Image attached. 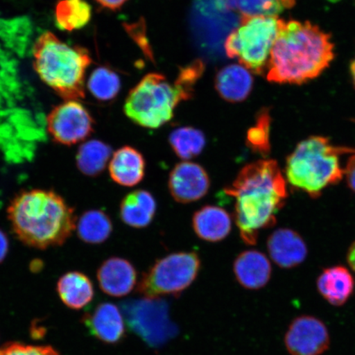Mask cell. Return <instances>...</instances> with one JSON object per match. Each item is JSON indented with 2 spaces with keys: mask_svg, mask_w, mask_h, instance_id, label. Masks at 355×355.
<instances>
[{
  "mask_svg": "<svg viewBox=\"0 0 355 355\" xmlns=\"http://www.w3.org/2000/svg\"><path fill=\"white\" fill-rule=\"evenodd\" d=\"M285 10H291L296 6V0H278Z\"/></svg>",
  "mask_w": 355,
  "mask_h": 355,
  "instance_id": "36",
  "label": "cell"
},
{
  "mask_svg": "<svg viewBox=\"0 0 355 355\" xmlns=\"http://www.w3.org/2000/svg\"><path fill=\"white\" fill-rule=\"evenodd\" d=\"M225 193L235 198L234 220L247 245H255L261 230L276 225L288 198L286 182L274 159L244 166Z\"/></svg>",
  "mask_w": 355,
  "mask_h": 355,
  "instance_id": "1",
  "label": "cell"
},
{
  "mask_svg": "<svg viewBox=\"0 0 355 355\" xmlns=\"http://www.w3.org/2000/svg\"><path fill=\"white\" fill-rule=\"evenodd\" d=\"M331 35L309 21H284L266 67L270 83L303 85L318 78L335 59Z\"/></svg>",
  "mask_w": 355,
  "mask_h": 355,
  "instance_id": "2",
  "label": "cell"
},
{
  "mask_svg": "<svg viewBox=\"0 0 355 355\" xmlns=\"http://www.w3.org/2000/svg\"><path fill=\"white\" fill-rule=\"evenodd\" d=\"M0 355H61L51 345H26L21 343H8L0 347Z\"/></svg>",
  "mask_w": 355,
  "mask_h": 355,
  "instance_id": "31",
  "label": "cell"
},
{
  "mask_svg": "<svg viewBox=\"0 0 355 355\" xmlns=\"http://www.w3.org/2000/svg\"><path fill=\"white\" fill-rule=\"evenodd\" d=\"M87 88L96 99L110 101L121 92V78L113 70L106 67H100L93 71L89 78Z\"/></svg>",
  "mask_w": 355,
  "mask_h": 355,
  "instance_id": "28",
  "label": "cell"
},
{
  "mask_svg": "<svg viewBox=\"0 0 355 355\" xmlns=\"http://www.w3.org/2000/svg\"><path fill=\"white\" fill-rule=\"evenodd\" d=\"M119 210L124 223L133 228H145L154 218L157 202L148 191L135 190L124 197Z\"/></svg>",
  "mask_w": 355,
  "mask_h": 355,
  "instance_id": "23",
  "label": "cell"
},
{
  "mask_svg": "<svg viewBox=\"0 0 355 355\" xmlns=\"http://www.w3.org/2000/svg\"><path fill=\"white\" fill-rule=\"evenodd\" d=\"M349 72L350 76H352V78L354 86L355 87V58L352 62H350Z\"/></svg>",
  "mask_w": 355,
  "mask_h": 355,
  "instance_id": "37",
  "label": "cell"
},
{
  "mask_svg": "<svg viewBox=\"0 0 355 355\" xmlns=\"http://www.w3.org/2000/svg\"><path fill=\"white\" fill-rule=\"evenodd\" d=\"M285 345L291 355H321L329 349V332L320 319L300 316L288 327Z\"/></svg>",
  "mask_w": 355,
  "mask_h": 355,
  "instance_id": "12",
  "label": "cell"
},
{
  "mask_svg": "<svg viewBox=\"0 0 355 355\" xmlns=\"http://www.w3.org/2000/svg\"><path fill=\"white\" fill-rule=\"evenodd\" d=\"M78 234L83 242L100 244L107 241L112 233V222L106 213L91 210L83 213L77 224Z\"/></svg>",
  "mask_w": 355,
  "mask_h": 355,
  "instance_id": "25",
  "label": "cell"
},
{
  "mask_svg": "<svg viewBox=\"0 0 355 355\" xmlns=\"http://www.w3.org/2000/svg\"><path fill=\"white\" fill-rule=\"evenodd\" d=\"M92 19V8L85 0H60L55 8L58 28L72 32L84 28Z\"/></svg>",
  "mask_w": 355,
  "mask_h": 355,
  "instance_id": "26",
  "label": "cell"
},
{
  "mask_svg": "<svg viewBox=\"0 0 355 355\" xmlns=\"http://www.w3.org/2000/svg\"><path fill=\"white\" fill-rule=\"evenodd\" d=\"M8 250H10V241L6 233L0 230V263L6 259Z\"/></svg>",
  "mask_w": 355,
  "mask_h": 355,
  "instance_id": "33",
  "label": "cell"
},
{
  "mask_svg": "<svg viewBox=\"0 0 355 355\" xmlns=\"http://www.w3.org/2000/svg\"><path fill=\"white\" fill-rule=\"evenodd\" d=\"M268 250L275 263L284 269L294 268L303 263L308 248L300 235L290 229H279L270 235Z\"/></svg>",
  "mask_w": 355,
  "mask_h": 355,
  "instance_id": "16",
  "label": "cell"
},
{
  "mask_svg": "<svg viewBox=\"0 0 355 355\" xmlns=\"http://www.w3.org/2000/svg\"><path fill=\"white\" fill-rule=\"evenodd\" d=\"M346 259H347V263L350 268L355 272V241L352 244V246L349 247Z\"/></svg>",
  "mask_w": 355,
  "mask_h": 355,
  "instance_id": "35",
  "label": "cell"
},
{
  "mask_svg": "<svg viewBox=\"0 0 355 355\" xmlns=\"http://www.w3.org/2000/svg\"><path fill=\"white\" fill-rule=\"evenodd\" d=\"M270 113L269 108H261L257 114L254 126L247 132L246 144L252 153L268 157L270 153Z\"/></svg>",
  "mask_w": 355,
  "mask_h": 355,
  "instance_id": "29",
  "label": "cell"
},
{
  "mask_svg": "<svg viewBox=\"0 0 355 355\" xmlns=\"http://www.w3.org/2000/svg\"><path fill=\"white\" fill-rule=\"evenodd\" d=\"M33 58L35 73L57 95L65 101L84 98L86 71L92 64L85 48L70 46L46 32L35 42Z\"/></svg>",
  "mask_w": 355,
  "mask_h": 355,
  "instance_id": "4",
  "label": "cell"
},
{
  "mask_svg": "<svg viewBox=\"0 0 355 355\" xmlns=\"http://www.w3.org/2000/svg\"><path fill=\"white\" fill-rule=\"evenodd\" d=\"M168 143L177 157L189 161L202 153L207 140L205 135L198 128L180 127L172 131Z\"/></svg>",
  "mask_w": 355,
  "mask_h": 355,
  "instance_id": "27",
  "label": "cell"
},
{
  "mask_svg": "<svg viewBox=\"0 0 355 355\" xmlns=\"http://www.w3.org/2000/svg\"><path fill=\"white\" fill-rule=\"evenodd\" d=\"M191 97L176 81L171 84L162 74L149 73L132 89L124 113L137 125L154 130L171 121L177 105Z\"/></svg>",
  "mask_w": 355,
  "mask_h": 355,
  "instance_id": "6",
  "label": "cell"
},
{
  "mask_svg": "<svg viewBox=\"0 0 355 355\" xmlns=\"http://www.w3.org/2000/svg\"><path fill=\"white\" fill-rule=\"evenodd\" d=\"M346 182L350 189L355 193V153L352 154L347 162V165L344 170Z\"/></svg>",
  "mask_w": 355,
  "mask_h": 355,
  "instance_id": "32",
  "label": "cell"
},
{
  "mask_svg": "<svg viewBox=\"0 0 355 355\" xmlns=\"http://www.w3.org/2000/svg\"><path fill=\"white\" fill-rule=\"evenodd\" d=\"M146 162L144 155L130 146H123L113 155L109 165L111 179L124 187H133L144 180Z\"/></svg>",
  "mask_w": 355,
  "mask_h": 355,
  "instance_id": "18",
  "label": "cell"
},
{
  "mask_svg": "<svg viewBox=\"0 0 355 355\" xmlns=\"http://www.w3.org/2000/svg\"><path fill=\"white\" fill-rule=\"evenodd\" d=\"M7 212L17 238L37 250L62 245L77 227L73 208L53 191H24L12 200Z\"/></svg>",
  "mask_w": 355,
  "mask_h": 355,
  "instance_id": "3",
  "label": "cell"
},
{
  "mask_svg": "<svg viewBox=\"0 0 355 355\" xmlns=\"http://www.w3.org/2000/svg\"><path fill=\"white\" fill-rule=\"evenodd\" d=\"M128 325L145 343L159 347L177 331L171 323L165 302L159 299L132 301L126 306Z\"/></svg>",
  "mask_w": 355,
  "mask_h": 355,
  "instance_id": "10",
  "label": "cell"
},
{
  "mask_svg": "<svg viewBox=\"0 0 355 355\" xmlns=\"http://www.w3.org/2000/svg\"><path fill=\"white\" fill-rule=\"evenodd\" d=\"M334 1H336V0H334Z\"/></svg>",
  "mask_w": 355,
  "mask_h": 355,
  "instance_id": "38",
  "label": "cell"
},
{
  "mask_svg": "<svg viewBox=\"0 0 355 355\" xmlns=\"http://www.w3.org/2000/svg\"><path fill=\"white\" fill-rule=\"evenodd\" d=\"M283 21L277 17H241V25L225 40V55L255 74L264 73Z\"/></svg>",
  "mask_w": 355,
  "mask_h": 355,
  "instance_id": "7",
  "label": "cell"
},
{
  "mask_svg": "<svg viewBox=\"0 0 355 355\" xmlns=\"http://www.w3.org/2000/svg\"><path fill=\"white\" fill-rule=\"evenodd\" d=\"M215 87L222 99L238 103L245 101L250 95L254 87V78L245 67L228 65L217 73Z\"/></svg>",
  "mask_w": 355,
  "mask_h": 355,
  "instance_id": "19",
  "label": "cell"
},
{
  "mask_svg": "<svg viewBox=\"0 0 355 355\" xmlns=\"http://www.w3.org/2000/svg\"><path fill=\"white\" fill-rule=\"evenodd\" d=\"M233 270L239 285L250 291H259L268 285L272 272L268 257L257 250L241 252L234 261Z\"/></svg>",
  "mask_w": 355,
  "mask_h": 355,
  "instance_id": "17",
  "label": "cell"
},
{
  "mask_svg": "<svg viewBox=\"0 0 355 355\" xmlns=\"http://www.w3.org/2000/svg\"><path fill=\"white\" fill-rule=\"evenodd\" d=\"M241 22L236 0H194L191 10V29L197 46L213 60L225 52L228 35Z\"/></svg>",
  "mask_w": 355,
  "mask_h": 355,
  "instance_id": "8",
  "label": "cell"
},
{
  "mask_svg": "<svg viewBox=\"0 0 355 355\" xmlns=\"http://www.w3.org/2000/svg\"><path fill=\"white\" fill-rule=\"evenodd\" d=\"M47 131L55 143L72 146L81 143L94 131V119L78 101H65L55 106L46 119Z\"/></svg>",
  "mask_w": 355,
  "mask_h": 355,
  "instance_id": "11",
  "label": "cell"
},
{
  "mask_svg": "<svg viewBox=\"0 0 355 355\" xmlns=\"http://www.w3.org/2000/svg\"><path fill=\"white\" fill-rule=\"evenodd\" d=\"M193 228L198 237L202 241L219 242L232 232V216L223 208L205 206L195 212Z\"/></svg>",
  "mask_w": 355,
  "mask_h": 355,
  "instance_id": "20",
  "label": "cell"
},
{
  "mask_svg": "<svg viewBox=\"0 0 355 355\" xmlns=\"http://www.w3.org/2000/svg\"><path fill=\"white\" fill-rule=\"evenodd\" d=\"M355 149L333 146L330 139L313 136L302 141L286 159V175L293 187L318 198L328 186L340 183L344 176L340 157Z\"/></svg>",
  "mask_w": 355,
  "mask_h": 355,
  "instance_id": "5",
  "label": "cell"
},
{
  "mask_svg": "<svg viewBox=\"0 0 355 355\" xmlns=\"http://www.w3.org/2000/svg\"><path fill=\"white\" fill-rule=\"evenodd\" d=\"M242 17H277L285 10L278 0H236Z\"/></svg>",
  "mask_w": 355,
  "mask_h": 355,
  "instance_id": "30",
  "label": "cell"
},
{
  "mask_svg": "<svg viewBox=\"0 0 355 355\" xmlns=\"http://www.w3.org/2000/svg\"><path fill=\"white\" fill-rule=\"evenodd\" d=\"M96 1L104 8L116 10L121 8L127 2V0H96Z\"/></svg>",
  "mask_w": 355,
  "mask_h": 355,
  "instance_id": "34",
  "label": "cell"
},
{
  "mask_svg": "<svg viewBox=\"0 0 355 355\" xmlns=\"http://www.w3.org/2000/svg\"><path fill=\"white\" fill-rule=\"evenodd\" d=\"M168 186L176 202L187 204L206 196L211 181L205 168L199 164L186 161L173 168Z\"/></svg>",
  "mask_w": 355,
  "mask_h": 355,
  "instance_id": "13",
  "label": "cell"
},
{
  "mask_svg": "<svg viewBox=\"0 0 355 355\" xmlns=\"http://www.w3.org/2000/svg\"><path fill=\"white\" fill-rule=\"evenodd\" d=\"M56 292L67 308L76 311L86 308L95 296L91 279L80 272L63 275L56 284Z\"/></svg>",
  "mask_w": 355,
  "mask_h": 355,
  "instance_id": "22",
  "label": "cell"
},
{
  "mask_svg": "<svg viewBox=\"0 0 355 355\" xmlns=\"http://www.w3.org/2000/svg\"><path fill=\"white\" fill-rule=\"evenodd\" d=\"M90 334L101 343L114 345L123 343L126 337L125 321L117 305L101 303L92 313L82 318Z\"/></svg>",
  "mask_w": 355,
  "mask_h": 355,
  "instance_id": "14",
  "label": "cell"
},
{
  "mask_svg": "<svg viewBox=\"0 0 355 355\" xmlns=\"http://www.w3.org/2000/svg\"><path fill=\"white\" fill-rule=\"evenodd\" d=\"M112 155V148L99 140H90L80 146L77 165L83 174L96 177L105 171Z\"/></svg>",
  "mask_w": 355,
  "mask_h": 355,
  "instance_id": "24",
  "label": "cell"
},
{
  "mask_svg": "<svg viewBox=\"0 0 355 355\" xmlns=\"http://www.w3.org/2000/svg\"><path fill=\"white\" fill-rule=\"evenodd\" d=\"M197 252H180L155 261L141 277L137 293L146 299L180 297L192 285L201 270Z\"/></svg>",
  "mask_w": 355,
  "mask_h": 355,
  "instance_id": "9",
  "label": "cell"
},
{
  "mask_svg": "<svg viewBox=\"0 0 355 355\" xmlns=\"http://www.w3.org/2000/svg\"><path fill=\"white\" fill-rule=\"evenodd\" d=\"M317 288L328 303L336 307L343 306L353 295L354 279L343 266L327 268L317 279Z\"/></svg>",
  "mask_w": 355,
  "mask_h": 355,
  "instance_id": "21",
  "label": "cell"
},
{
  "mask_svg": "<svg viewBox=\"0 0 355 355\" xmlns=\"http://www.w3.org/2000/svg\"><path fill=\"white\" fill-rule=\"evenodd\" d=\"M96 277L102 292L114 298H122L135 290L137 273L130 261L112 257L101 263Z\"/></svg>",
  "mask_w": 355,
  "mask_h": 355,
  "instance_id": "15",
  "label": "cell"
}]
</instances>
